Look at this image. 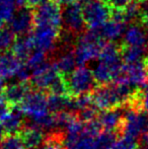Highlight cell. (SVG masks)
Here are the masks:
<instances>
[{"instance_id":"cell-17","label":"cell","mask_w":148,"mask_h":149,"mask_svg":"<svg viewBox=\"0 0 148 149\" xmlns=\"http://www.w3.org/2000/svg\"><path fill=\"white\" fill-rule=\"evenodd\" d=\"M22 66V62L12 52H0V78L5 80L16 76Z\"/></svg>"},{"instance_id":"cell-37","label":"cell","mask_w":148,"mask_h":149,"mask_svg":"<svg viewBox=\"0 0 148 149\" xmlns=\"http://www.w3.org/2000/svg\"><path fill=\"white\" fill-rule=\"evenodd\" d=\"M4 22H4V20L3 19H2V18L1 17H0V30H2V29H3L4 28Z\"/></svg>"},{"instance_id":"cell-32","label":"cell","mask_w":148,"mask_h":149,"mask_svg":"<svg viewBox=\"0 0 148 149\" xmlns=\"http://www.w3.org/2000/svg\"><path fill=\"white\" fill-rule=\"evenodd\" d=\"M139 22H140V24H142L143 28H144L148 33V10H143L142 15H141Z\"/></svg>"},{"instance_id":"cell-7","label":"cell","mask_w":148,"mask_h":149,"mask_svg":"<svg viewBox=\"0 0 148 149\" xmlns=\"http://www.w3.org/2000/svg\"><path fill=\"white\" fill-rule=\"evenodd\" d=\"M32 121L42 119L50 114L48 106V94L41 90H31L22 102L17 107Z\"/></svg>"},{"instance_id":"cell-29","label":"cell","mask_w":148,"mask_h":149,"mask_svg":"<svg viewBox=\"0 0 148 149\" xmlns=\"http://www.w3.org/2000/svg\"><path fill=\"white\" fill-rule=\"evenodd\" d=\"M106 2L114 11H123L132 3L133 0H106Z\"/></svg>"},{"instance_id":"cell-13","label":"cell","mask_w":148,"mask_h":149,"mask_svg":"<svg viewBox=\"0 0 148 149\" xmlns=\"http://www.w3.org/2000/svg\"><path fill=\"white\" fill-rule=\"evenodd\" d=\"M126 24V20L123 17V12L113 10L111 19L108 20L101 29V35L103 39H106L110 42H114L120 39L127 30Z\"/></svg>"},{"instance_id":"cell-14","label":"cell","mask_w":148,"mask_h":149,"mask_svg":"<svg viewBox=\"0 0 148 149\" xmlns=\"http://www.w3.org/2000/svg\"><path fill=\"white\" fill-rule=\"evenodd\" d=\"M10 29L18 37L28 36L34 30V12L30 8H20L10 20Z\"/></svg>"},{"instance_id":"cell-16","label":"cell","mask_w":148,"mask_h":149,"mask_svg":"<svg viewBox=\"0 0 148 149\" xmlns=\"http://www.w3.org/2000/svg\"><path fill=\"white\" fill-rule=\"evenodd\" d=\"M31 90H33V87L30 82H20L19 81L17 83L6 85L1 94L13 108H17Z\"/></svg>"},{"instance_id":"cell-28","label":"cell","mask_w":148,"mask_h":149,"mask_svg":"<svg viewBox=\"0 0 148 149\" xmlns=\"http://www.w3.org/2000/svg\"><path fill=\"white\" fill-rule=\"evenodd\" d=\"M14 108L5 100L3 95L0 93V123H4L13 112Z\"/></svg>"},{"instance_id":"cell-30","label":"cell","mask_w":148,"mask_h":149,"mask_svg":"<svg viewBox=\"0 0 148 149\" xmlns=\"http://www.w3.org/2000/svg\"><path fill=\"white\" fill-rule=\"evenodd\" d=\"M139 149H148V132L140 136L138 140Z\"/></svg>"},{"instance_id":"cell-36","label":"cell","mask_w":148,"mask_h":149,"mask_svg":"<svg viewBox=\"0 0 148 149\" xmlns=\"http://www.w3.org/2000/svg\"><path fill=\"white\" fill-rule=\"evenodd\" d=\"M4 87H5V85H4V80L2 78H0V93L3 91Z\"/></svg>"},{"instance_id":"cell-9","label":"cell","mask_w":148,"mask_h":149,"mask_svg":"<svg viewBox=\"0 0 148 149\" xmlns=\"http://www.w3.org/2000/svg\"><path fill=\"white\" fill-rule=\"evenodd\" d=\"M114 82L128 83L135 88L142 87L148 83V69L143 61L132 64H124L122 73Z\"/></svg>"},{"instance_id":"cell-38","label":"cell","mask_w":148,"mask_h":149,"mask_svg":"<svg viewBox=\"0 0 148 149\" xmlns=\"http://www.w3.org/2000/svg\"><path fill=\"white\" fill-rule=\"evenodd\" d=\"M143 62H144L145 66H146V68L148 69V56H147V57H145L144 59H143Z\"/></svg>"},{"instance_id":"cell-15","label":"cell","mask_w":148,"mask_h":149,"mask_svg":"<svg viewBox=\"0 0 148 149\" xmlns=\"http://www.w3.org/2000/svg\"><path fill=\"white\" fill-rule=\"evenodd\" d=\"M122 45L148 49V33L141 24L134 22L127 28Z\"/></svg>"},{"instance_id":"cell-39","label":"cell","mask_w":148,"mask_h":149,"mask_svg":"<svg viewBox=\"0 0 148 149\" xmlns=\"http://www.w3.org/2000/svg\"><path fill=\"white\" fill-rule=\"evenodd\" d=\"M135 1H137V2H139V3H140V2H145V1H147V0H135Z\"/></svg>"},{"instance_id":"cell-19","label":"cell","mask_w":148,"mask_h":149,"mask_svg":"<svg viewBox=\"0 0 148 149\" xmlns=\"http://www.w3.org/2000/svg\"><path fill=\"white\" fill-rule=\"evenodd\" d=\"M36 48L34 38L32 35L19 37L12 46V53L16 58H18L22 62L26 61L33 53V50Z\"/></svg>"},{"instance_id":"cell-33","label":"cell","mask_w":148,"mask_h":149,"mask_svg":"<svg viewBox=\"0 0 148 149\" xmlns=\"http://www.w3.org/2000/svg\"><path fill=\"white\" fill-rule=\"evenodd\" d=\"M56 2L60 4V5H69V4L73 3L76 0H55Z\"/></svg>"},{"instance_id":"cell-26","label":"cell","mask_w":148,"mask_h":149,"mask_svg":"<svg viewBox=\"0 0 148 149\" xmlns=\"http://www.w3.org/2000/svg\"><path fill=\"white\" fill-rule=\"evenodd\" d=\"M111 149H139V145L136 138L121 135L117 138Z\"/></svg>"},{"instance_id":"cell-3","label":"cell","mask_w":148,"mask_h":149,"mask_svg":"<svg viewBox=\"0 0 148 149\" xmlns=\"http://www.w3.org/2000/svg\"><path fill=\"white\" fill-rule=\"evenodd\" d=\"M65 78L67 83L68 95L73 98L91 93L99 86L95 81L93 71L85 66H79L75 68L69 75L65 76Z\"/></svg>"},{"instance_id":"cell-5","label":"cell","mask_w":148,"mask_h":149,"mask_svg":"<svg viewBox=\"0 0 148 149\" xmlns=\"http://www.w3.org/2000/svg\"><path fill=\"white\" fill-rule=\"evenodd\" d=\"M112 8L106 0H88L83 5L85 26L90 31H97L111 19Z\"/></svg>"},{"instance_id":"cell-6","label":"cell","mask_w":148,"mask_h":149,"mask_svg":"<svg viewBox=\"0 0 148 149\" xmlns=\"http://www.w3.org/2000/svg\"><path fill=\"white\" fill-rule=\"evenodd\" d=\"M124 119L120 136L126 135L138 138L148 132V112L145 110L124 108Z\"/></svg>"},{"instance_id":"cell-18","label":"cell","mask_w":148,"mask_h":149,"mask_svg":"<svg viewBox=\"0 0 148 149\" xmlns=\"http://www.w3.org/2000/svg\"><path fill=\"white\" fill-rule=\"evenodd\" d=\"M26 149H38L45 141L43 130L35 125H26L18 132Z\"/></svg>"},{"instance_id":"cell-8","label":"cell","mask_w":148,"mask_h":149,"mask_svg":"<svg viewBox=\"0 0 148 149\" xmlns=\"http://www.w3.org/2000/svg\"><path fill=\"white\" fill-rule=\"evenodd\" d=\"M61 73L59 72L56 63H50L46 61L43 65L38 67L32 72L30 83L33 88L41 91H49L51 85Z\"/></svg>"},{"instance_id":"cell-25","label":"cell","mask_w":148,"mask_h":149,"mask_svg":"<svg viewBox=\"0 0 148 149\" xmlns=\"http://www.w3.org/2000/svg\"><path fill=\"white\" fill-rule=\"evenodd\" d=\"M14 0H0V17L4 22H10L15 14Z\"/></svg>"},{"instance_id":"cell-21","label":"cell","mask_w":148,"mask_h":149,"mask_svg":"<svg viewBox=\"0 0 148 149\" xmlns=\"http://www.w3.org/2000/svg\"><path fill=\"white\" fill-rule=\"evenodd\" d=\"M55 63L58 70L62 75H64V76L69 75L75 69V65L77 64L74 51H67L63 53Z\"/></svg>"},{"instance_id":"cell-1","label":"cell","mask_w":148,"mask_h":149,"mask_svg":"<svg viewBox=\"0 0 148 149\" xmlns=\"http://www.w3.org/2000/svg\"><path fill=\"white\" fill-rule=\"evenodd\" d=\"M123 62L121 46H117L114 43H106L99 57V62L93 69L97 85L114 82L122 73L124 67Z\"/></svg>"},{"instance_id":"cell-22","label":"cell","mask_w":148,"mask_h":149,"mask_svg":"<svg viewBox=\"0 0 148 149\" xmlns=\"http://www.w3.org/2000/svg\"><path fill=\"white\" fill-rule=\"evenodd\" d=\"M148 49L137 47H127L121 45V53L125 64H132V63L140 62L141 59L144 57Z\"/></svg>"},{"instance_id":"cell-27","label":"cell","mask_w":148,"mask_h":149,"mask_svg":"<svg viewBox=\"0 0 148 149\" xmlns=\"http://www.w3.org/2000/svg\"><path fill=\"white\" fill-rule=\"evenodd\" d=\"M45 62H46V53L43 51H40V50H36L35 52H33L32 55L26 60V66L33 72V70H35L38 67L43 65Z\"/></svg>"},{"instance_id":"cell-20","label":"cell","mask_w":148,"mask_h":149,"mask_svg":"<svg viewBox=\"0 0 148 149\" xmlns=\"http://www.w3.org/2000/svg\"><path fill=\"white\" fill-rule=\"evenodd\" d=\"M2 125H3V128L5 130L6 135L18 133L20 131V129L24 126V113L18 108H14L11 116L4 123H2Z\"/></svg>"},{"instance_id":"cell-12","label":"cell","mask_w":148,"mask_h":149,"mask_svg":"<svg viewBox=\"0 0 148 149\" xmlns=\"http://www.w3.org/2000/svg\"><path fill=\"white\" fill-rule=\"evenodd\" d=\"M124 108L104 111L99 114L97 121L103 131L111 132V133H115L120 136L123 119H124Z\"/></svg>"},{"instance_id":"cell-31","label":"cell","mask_w":148,"mask_h":149,"mask_svg":"<svg viewBox=\"0 0 148 149\" xmlns=\"http://www.w3.org/2000/svg\"><path fill=\"white\" fill-rule=\"evenodd\" d=\"M47 0H26V6L30 9H34V8H37L39 5H41L42 3H44Z\"/></svg>"},{"instance_id":"cell-4","label":"cell","mask_w":148,"mask_h":149,"mask_svg":"<svg viewBox=\"0 0 148 149\" xmlns=\"http://www.w3.org/2000/svg\"><path fill=\"white\" fill-rule=\"evenodd\" d=\"M35 26H49L61 30L63 24V11L61 5L55 0H47L34 11Z\"/></svg>"},{"instance_id":"cell-23","label":"cell","mask_w":148,"mask_h":149,"mask_svg":"<svg viewBox=\"0 0 148 149\" xmlns=\"http://www.w3.org/2000/svg\"><path fill=\"white\" fill-rule=\"evenodd\" d=\"M15 33L10 28L0 30V52H7L15 43Z\"/></svg>"},{"instance_id":"cell-10","label":"cell","mask_w":148,"mask_h":149,"mask_svg":"<svg viewBox=\"0 0 148 149\" xmlns=\"http://www.w3.org/2000/svg\"><path fill=\"white\" fill-rule=\"evenodd\" d=\"M63 24L67 31L72 33H79L84 30L85 20L83 16V5L78 1L66 5L63 11Z\"/></svg>"},{"instance_id":"cell-2","label":"cell","mask_w":148,"mask_h":149,"mask_svg":"<svg viewBox=\"0 0 148 149\" xmlns=\"http://www.w3.org/2000/svg\"><path fill=\"white\" fill-rule=\"evenodd\" d=\"M101 33L90 31L82 33L77 40L74 49V55L79 66H85L88 62L99 57L105 46Z\"/></svg>"},{"instance_id":"cell-34","label":"cell","mask_w":148,"mask_h":149,"mask_svg":"<svg viewBox=\"0 0 148 149\" xmlns=\"http://www.w3.org/2000/svg\"><path fill=\"white\" fill-rule=\"evenodd\" d=\"M6 136V133H5V130L3 128V125L0 123V143L2 142V140L4 139V137Z\"/></svg>"},{"instance_id":"cell-24","label":"cell","mask_w":148,"mask_h":149,"mask_svg":"<svg viewBox=\"0 0 148 149\" xmlns=\"http://www.w3.org/2000/svg\"><path fill=\"white\" fill-rule=\"evenodd\" d=\"M0 149H26L18 133L9 134L4 137L0 143Z\"/></svg>"},{"instance_id":"cell-35","label":"cell","mask_w":148,"mask_h":149,"mask_svg":"<svg viewBox=\"0 0 148 149\" xmlns=\"http://www.w3.org/2000/svg\"><path fill=\"white\" fill-rule=\"evenodd\" d=\"M15 1L16 6H18L19 8H24L26 4V0H14Z\"/></svg>"},{"instance_id":"cell-40","label":"cell","mask_w":148,"mask_h":149,"mask_svg":"<svg viewBox=\"0 0 148 149\" xmlns=\"http://www.w3.org/2000/svg\"><path fill=\"white\" fill-rule=\"evenodd\" d=\"M84 1H88V0H84Z\"/></svg>"},{"instance_id":"cell-11","label":"cell","mask_w":148,"mask_h":149,"mask_svg":"<svg viewBox=\"0 0 148 149\" xmlns=\"http://www.w3.org/2000/svg\"><path fill=\"white\" fill-rule=\"evenodd\" d=\"M33 31L34 33L32 36L34 38L36 49L47 53L55 49L61 30L49 26H35Z\"/></svg>"}]
</instances>
